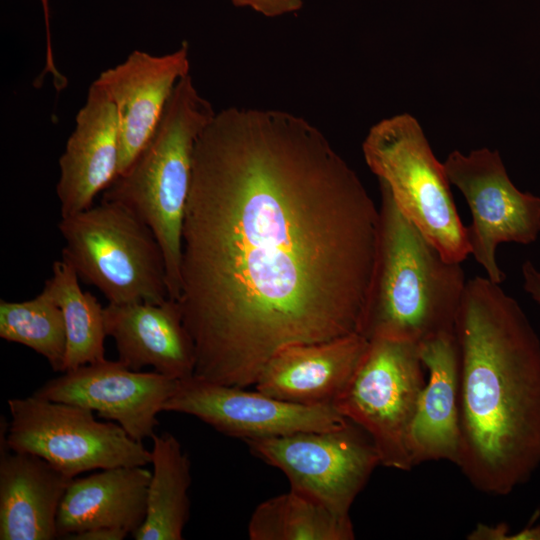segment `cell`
I'll list each match as a JSON object with an SVG mask.
<instances>
[{
	"mask_svg": "<svg viewBox=\"0 0 540 540\" xmlns=\"http://www.w3.org/2000/svg\"><path fill=\"white\" fill-rule=\"evenodd\" d=\"M380 212L302 116L229 107L199 134L176 301L193 377L254 386L284 347L359 333Z\"/></svg>",
	"mask_w": 540,
	"mask_h": 540,
	"instance_id": "1",
	"label": "cell"
},
{
	"mask_svg": "<svg viewBox=\"0 0 540 540\" xmlns=\"http://www.w3.org/2000/svg\"><path fill=\"white\" fill-rule=\"evenodd\" d=\"M454 334L460 356L457 466L496 496L540 467V339L519 303L487 277L467 280Z\"/></svg>",
	"mask_w": 540,
	"mask_h": 540,
	"instance_id": "2",
	"label": "cell"
},
{
	"mask_svg": "<svg viewBox=\"0 0 540 540\" xmlns=\"http://www.w3.org/2000/svg\"><path fill=\"white\" fill-rule=\"evenodd\" d=\"M380 191L378 259L360 334L419 345L454 333L467 283L461 263L445 259Z\"/></svg>",
	"mask_w": 540,
	"mask_h": 540,
	"instance_id": "3",
	"label": "cell"
},
{
	"mask_svg": "<svg viewBox=\"0 0 540 540\" xmlns=\"http://www.w3.org/2000/svg\"><path fill=\"white\" fill-rule=\"evenodd\" d=\"M215 113L191 75L184 76L147 144L103 192V200L126 207L153 232L165 261L169 297L174 301L181 289L182 230L194 147Z\"/></svg>",
	"mask_w": 540,
	"mask_h": 540,
	"instance_id": "4",
	"label": "cell"
},
{
	"mask_svg": "<svg viewBox=\"0 0 540 540\" xmlns=\"http://www.w3.org/2000/svg\"><path fill=\"white\" fill-rule=\"evenodd\" d=\"M364 160L398 209L445 259L462 263L468 255L463 225L440 163L418 120L409 113L384 118L368 131Z\"/></svg>",
	"mask_w": 540,
	"mask_h": 540,
	"instance_id": "5",
	"label": "cell"
},
{
	"mask_svg": "<svg viewBox=\"0 0 540 540\" xmlns=\"http://www.w3.org/2000/svg\"><path fill=\"white\" fill-rule=\"evenodd\" d=\"M62 258L110 304L160 303L169 297L165 261L151 229L119 203L61 217Z\"/></svg>",
	"mask_w": 540,
	"mask_h": 540,
	"instance_id": "6",
	"label": "cell"
},
{
	"mask_svg": "<svg viewBox=\"0 0 540 540\" xmlns=\"http://www.w3.org/2000/svg\"><path fill=\"white\" fill-rule=\"evenodd\" d=\"M424 370L417 344L368 339L353 374L332 403L369 436L385 467L402 471L413 467L408 438L426 381Z\"/></svg>",
	"mask_w": 540,
	"mask_h": 540,
	"instance_id": "7",
	"label": "cell"
},
{
	"mask_svg": "<svg viewBox=\"0 0 540 540\" xmlns=\"http://www.w3.org/2000/svg\"><path fill=\"white\" fill-rule=\"evenodd\" d=\"M4 439L17 452L34 454L75 478L91 470L151 464V451L119 425L100 422L85 407L37 397L8 400ZM3 437V435L1 434Z\"/></svg>",
	"mask_w": 540,
	"mask_h": 540,
	"instance_id": "8",
	"label": "cell"
},
{
	"mask_svg": "<svg viewBox=\"0 0 540 540\" xmlns=\"http://www.w3.org/2000/svg\"><path fill=\"white\" fill-rule=\"evenodd\" d=\"M251 452L287 477L290 488L319 500L333 511L350 508L381 465L369 436L357 425L245 441Z\"/></svg>",
	"mask_w": 540,
	"mask_h": 540,
	"instance_id": "9",
	"label": "cell"
},
{
	"mask_svg": "<svg viewBox=\"0 0 540 540\" xmlns=\"http://www.w3.org/2000/svg\"><path fill=\"white\" fill-rule=\"evenodd\" d=\"M443 165L450 184L463 194L471 212L470 255L488 279L501 284L505 274L497 263V247L504 242L529 245L537 240L540 197L513 184L497 150L480 148L468 154L454 150Z\"/></svg>",
	"mask_w": 540,
	"mask_h": 540,
	"instance_id": "10",
	"label": "cell"
},
{
	"mask_svg": "<svg viewBox=\"0 0 540 540\" xmlns=\"http://www.w3.org/2000/svg\"><path fill=\"white\" fill-rule=\"evenodd\" d=\"M163 411L194 416L220 433L244 441L304 431L331 430L349 421L332 405H303L258 390L189 377L178 381Z\"/></svg>",
	"mask_w": 540,
	"mask_h": 540,
	"instance_id": "11",
	"label": "cell"
},
{
	"mask_svg": "<svg viewBox=\"0 0 540 540\" xmlns=\"http://www.w3.org/2000/svg\"><path fill=\"white\" fill-rule=\"evenodd\" d=\"M178 381L156 371H134L120 361L104 360L63 372L33 395L79 405L116 421L134 440L152 438L158 413Z\"/></svg>",
	"mask_w": 540,
	"mask_h": 540,
	"instance_id": "12",
	"label": "cell"
},
{
	"mask_svg": "<svg viewBox=\"0 0 540 540\" xmlns=\"http://www.w3.org/2000/svg\"><path fill=\"white\" fill-rule=\"evenodd\" d=\"M189 71V46L183 42L177 50L160 56L135 50L125 61L98 76L96 81L109 94L118 112V176L147 144L177 83Z\"/></svg>",
	"mask_w": 540,
	"mask_h": 540,
	"instance_id": "13",
	"label": "cell"
},
{
	"mask_svg": "<svg viewBox=\"0 0 540 540\" xmlns=\"http://www.w3.org/2000/svg\"><path fill=\"white\" fill-rule=\"evenodd\" d=\"M119 164L118 112L109 94L95 80L59 158L56 193L61 217L91 207L95 197L118 176Z\"/></svg>",
	"mask_w": 540,
	"mask_h": 540,
	"instance_id": "14",
	"label": "cell"
},
{
	"mask_svg": "<svg viewBox=\"0 0 540 540\" xmlns=\"http://www.w3.org/2000/svg\"><path fill=\"white\" fill-rule=\"evenodd\" d=\"M104 321L107 336L115 342L118 361L126 367L141 371L151 366L176 380L193 376L194 347L176 301L108 303Z\"/></svg>",
	"mask_w": 540,
	"mask_h": 540,
	"instance_id": "15",
	"label": "cell"
},
{
	"mask_svg": "<svg viewBox=\"0 0 540 540\" xmlns=\"http://www.w3.org/2000/svg\"><path fill=\"white\" fill-rule=\"evenodd\" d=\"M368 339L359 333L295 344L276 352L254 387L272 397L303 405H332L359 363Z\"/></svg>",
	"mask_w": 540,
	"mask_h": 540,
	"instance_id": "16",
	"label": "cell"
},
{
	"mask_svg": "<svg viewBox=\"0 0 540 540\" xmlns=\"http://www.w3.org/2000/svg\"><path fill=\"white\" fill-rule=\"evenodd\" d=\"M428 372L410 427L408 448L413 466L445 460L457 464L460 449V356L455 334L418 345Z\"/></svg>",
	"mask_w": 540,
	"mask_h": 540,
	"instance_id": "17",
	"label": "cell"
},
{
	"mask_svg": "<svg viewBox=\"0 0 540 540\" xmlns=\"http://www.w3.org/2000/svg\"><path fill=\"white\" fill-rule=\"evenodd\" d=\"M71 478L46 460L0 441V539L53 540Z\"/></svg>",
	"mask_w": 540,
	"mask_h": 540,
	"instance_id": "18",
	"label": "cell"
},
{
	"mask_svg": "<svg viewBox=\"0 0 540 540\" xmlns=\"http://www.w3.org/2000/svg\"><path fill=\"white\" fill-rule=\"evenodd\" d=\"M151 474L144 466H120L74 478L58 511V537L103 527L133 535L146 516Z\"/></svg>",
	"mask_w": 540,
	"mask_h": 540,
	"instance_id": "19",
	"label": "cell"
},
{
	"mask_svg": "<svg viewBox=\"0 0 540 540\" xmlns=\"http://www.w3.org/2000/svg\"><path fill=\"white\" fill-rule=\"evenodd\" d=\"M153 471L147 491L146 516L132 535L136 540H182L189 519L190 461L170 433L152 438Z\"/></svg>",
	"mask_w": 540,
	"mask_h": 540,
	"instance_id": "20",
	"label": "cell"
},
{
	"mask_svg": "<svg viewBox=\"0 0 540 540\" xmlns=\"http://www.w3.org/2000/svg\"><path fill=\"white\" fill-rule=\"evenodd\" d=\"M251 540H352L350 515L339 514L314 497L290 488L260 503L248 523Z\"/></svg>",
	"mask_w": 540,
	"mask_h": 540,
	"instance_id": "21",
	"label": "cell"
},
{
	"mask_svg": "<svg viewBox=\"0 0 540 540\" xmlns=\"http://www.w3.org/2000/svg\"><path fill=\"white\" fill-rule=\"evenodd\" d=\"M44 288L63 314L66 351L62 372L106 360L104 307L90 292L81 289L72 265L63 258L55 261Z\"/></svg>",
	"mask_w": 540,
	"mask_h": 540,
	"instance_id": "22",
	"label": "cell"
},
{
	"mask_svg": "<svg viewBox=\"0 0 540 540\" xmlns=\"http://www.w3.org/2000/svg\"><path fill=\"white\" fill-rule=\"evenodd\" d=\"M0 337L43 356L53 371L62 372L66 331L62 311L45 288L21 302L0 300Z\"/></svg>",
	"mask_w": 540,
	"mask_h": 540,
	"instance_id": "23",
	"label": "cell"
},
{
	"mask_svg": "<svg viewBox=\"0 0 540 540\" xmlns=\"http://www.w3.org/2000/svg\"><path fill=\"white\" fill-rule=\"evenodd\" d=\"M237 7H248L265 17L274 18L295 13L303 6V0H230Z\"/></svg>",
	"mask_w": 540,
	"mask_h": 540,
	"instance_id": "24",
	"label": "cell"
},
{
	"mask_svg": "<svg viewBox=\"0 0 540 540\" xmlns=\"http://www.w3.org/2000/svg\"><path fill=\"white\" fill-rule=\"evenodd\" d=\"M43 8L46 45H45V65L38 79L42 80L47 73L52 75L53 85L57 91H61L67 85V79L58 71L55 65L54 52L52 46V36L50 31V8L49 0H40Z\"/></svg>",
	"mask_w": 540,
	"mask_h": 540,
	"instance_id": "25",
	"label": "cell"
},
{
	"mask_svg": "<svg viewBox=\"0 0 540 540\" xmlns=\"http://www.w3.org/2000/svg\"><path fill=\"white\" fill-rule=\"evenodd\" d=\"M470 540H514V534L509 533L505 523L486 525L479 523L468 535Z\"/></svg>",
	"mask_w": 540,
	"mask_h": 540,
	"instance_id": "26",
	"label": "cell"
},
{
	"mask_svg": "<svg viewBox=\"0 0 540 540\" xmlns=\"http://www.w3.org/2000/svg\"><path fill=\"white\" fill-rule=\"evenodd\" d=\"M129 535L128 532L115 528H95L69 535V540H122Z\"/></svg>",
	"mask_w": 540,
	"mask_h": 540,
	"instance_id": "27",
	"label": "cell"
},
{
	"mask_svg": "<svg viewBox=\"0 0 540 540\" xmlns=\"http://www.w3.org/2000/svg\"><path fill=\"white\" fill-rule=\"evenodd\" d=\"M521 271L524 290L540 304V269H537L530 260H526Z\"/></svg>",
	"mask_w": 540,
	"mask_h": 540,
	"instance_id": "28",
	"label": "cell"
}]
</instances>
